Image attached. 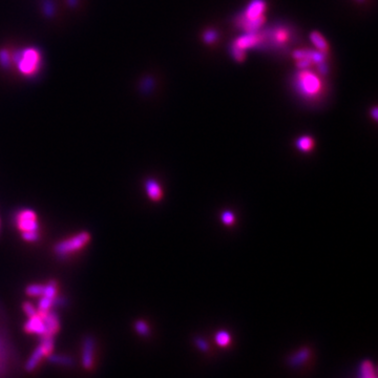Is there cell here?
Wrapping results in <instances>:
<instances>
[{
	"label": "cell",
	"instance_id": "cell-13",
	"mask_svg": "<svg viewBox=\"0 0 378 378\" xmlns=\"http://www.w3.org/2000/svg\"><path fill=\"white\" fill-rule=\"evenodd\" d=\"M310 39H311V41L313 42V44L317 47L318 50H321V52H323V53L327 52L328 43H327V41L325 40V38L321 35V34L317 33V32L311 33Z\"/></svg>",
	"mask_w": 378,
	"mask_h": 378
},
{
	"label": "cell",
	"instance_id": "cell-27",
	"mask_svg": "<svg viewBox=\"0 0 378 378\" xmlns=\"http://www.w3.org/2000/svg\"><path fill=\"white\" fill-rule=\"evenodd\" d=\"M197 343H198V346H199L201 349H203V350H206V349H207V346H205L206 343H205L203 340L198 339V340H197Z\"/></svg>",
	"mask_w": 378,
	"mask_h": 378
},
{
	"label": "cell",
	"instance_id": "cell-3",
	"mask_svg": "<svg viewBox=\"0 0 378 378\" xmlns=\"http://www.w3.org/2000/svg\"><path fill=\"white\" fill-rule=\"evenodd\" d=\"M41 65V54L36 48L24 49L18 60L19 71L27 76L36 74Z\"/></svg>",
	"mask_w": 378,
	"mask_h": 378
},
{
	"label": "cell",
	"instance_id": "cell-14",
	"mask_svg": "<svg viewBox=\"0 0 378 378\" xmlns=\"http://www.w3.org/2000/svg\"><path fill=\"white\" fill-rule=\"evenodd\" d=\"M360 377L361 378H376L375 368L370 360L364 361L363 365H361Z\"/></svg>",
	"mask_w": 378,
	"mask_h": 378
},
{
	"label": "cell",
	"instance_id": "cell-9",
	"mask_svg": "<svg viewBox=\"0 0 378 378\" xmlns=\"http://www.w3.org/2000/svg\"><path fill=\"white\" fill-rule=\"evenodd\" d=\"M24 331L30 334H36L43 337L46 334L45 325L43 319H42L41 315L38 313L32 317H29V321L24 325Z\"/></svg>",
	"mask_w": 378,
	"mask_h": 378
},
{
	"label": "cell",
	"instance_id": "cell-11",
	"mask_svg": "<svg viewBox=\"0 0 378 378\" xmlns=\"http://www.w3.org/2000/svg\"><path fill=\"white\" fill-rule=\"evenodd\" d=\"M145 188L150 200H153L154 202L161 201L163 192L161 186H160V184L157 181L154 179H148L145 182Z\"/></svg>",
	"mask_w": 378,
	"mask_h": 378
},
{
	"label": "cell",
	"instance_id": "cell-19",
	"mask_svg": "<svg viewBox=\"0 0 378 378\" xmlns=\"http://www.w3.org/2000/svg\"><path fill=\"white\" fill-rule=\"evenodd\" d=\"M134 328H136V331L142 336H147L149 334V328L145 322L137 321L136 324H134Z\"/></svg>",
	"mask_w": 378,
	"mask_h": 378
},
{
	"label": "cell",
	"instance_id": "cell-8",
	"mask_svg": "<svg viewBox=\"0 0 378 378\" xmlns=\"http://www.w3.org/2000/svg\"><path fill=\"white\" fill-rule=\"evenodd\" d=\"M42 319H43L45 325L46 334L45 336H49V337H54V336L58 333L59 329H60V324H59V316L55 312V311H46V312H38Z\"/></svg>",
	"mask_w": 378,
	"mask_h": 378
},
{
	"label": "cell",
	"instance_id": "cell-17",
	"mask_svg": "<svg viewBox=\"0 0 378 378\" xmlns=\"http://www.w3.org/2000/svg\"><path fill=\"white\" fill-rule=\"evenodd\" d=\"M43 291H44V285H41V284L29 285L27 289H25V292H27V294L30 296H42Z\"/></svg>",
	"mask_w": 378,
	"mask_h": 378
},
{
	"label": "cell",
	"instance_id": "cell-20",
	"mask_svg": "<svg viewBox=\"0 0 378 378\" xmlns=\"http://www.w3.org/2000/svg\"><path fill=\"white\" fill-rule=\"evenodd\" d=\"M273 37L276 43H285L288 38V33L285 30H279L273 34Z\"/></svg>",
	"mask_w": 378,
	"mask_h": 378
},
{
	"label": "cell",
	"instance_id": "cell-24",
	"mask_svg": "<svg viewBox=\"0 0 378 378\" xmlns=\"http://www.w3.org/2000/svg\"><path fill=\"white\" fill-rule=\"evenodd\" d=\"M222 221L226 225H232L234 222V214L229 210H226L222 213Z\"/></svg>",
	"mask_w": 378,
	"mask_h": 378
},
{
	"label": "cell",
	"instance_id": "cell-4",
	"mask_svg": "<svg viewBox=\"0 0 378 378\" xmlns=\"http://www.w3.org/2000/svg\"><path fill=\"white\" fill-rule=\"evenodd\" d=\"M53 349H54L53 337H49V336H43V337H42L41 343L35 350H34L32 355L28 359L27 364H25L24 366L25 371L33 372L40 364L41 359L44 356H47L48 354H50V353L53 352Z\"/></svg>",
	"mask_w": 378,
	"mask_h": 378
},
{
	"label": "cell",
	"instance_id": "cell-16",
	"mask_svg": "<svg viewBox=\"0 0 378 378\" xmlns=\"http://www.w3.org/2000/svg\"><path fill=\"white\" fill-rule=\"evenodd\" d=\"M309 356H310V351L308 349H302L291 358V363L294 366L301 365L302 363H305L306 360H308Z\"/></svg>",
	"mask_w": 378,
	"mask_h": 378
},
{
	"label": "cell",
	"instance_id": "cell-2",
	"mask_svg": "<svg viewBox=\"0 0 378 378\" xmlns=\"http://www.w3.org/2000/svg\"><path fill=\"white\" fill-rule=\"evenodd\" d=\"M90 242V233L81 231L73 237L57 243L54 247V252L58 257L65 258L76 252L81 251Z\"/></svg>",
	"mask_w": 378,
	"mask_h": 378
},
{
	"label": "cell",
	"instance_id": "cell-1",
	"mask_svg": "<svg viewBox=\"0 0 378 378\" xmlns=\"http://www.w3.org/2000/svg\"><path fill=\"white\" fill-rule=\"evenodd\" d=\"M266 3L264 0H253L247 7L244 16L239 20V24L247 33L256 32L265 22L264 11Z\"/></svg>",
	"mask_w": 378,
	"mask_h": 378
},
{
	"label": "cell",
	"instance_id": "cell-6",
	"mask_svg": "<svg viewBox=\"0 0 378 378\" xmlns=\"http://www.w3.org/2000/svg\"><path fill=\"white\" fill-rule=\"evenodd\" d=\"M16 225L21 232L39 230L37 214L32 209L20 210L16 215Z\"/></svg>",
	"mask_w": 378,
	"mask_h": 378
},
{
	"label": "cell",
	"instance_id": "cell-18",
	"mask_svg": "<svg viewBox=\"0 0 378 378\" xmlns=\"http://www.w3.org/2000/svg\"><path fill=\"white\" fill-rule=\"evenodd\" d=\"M230 340H231L230 335L228 332H226V331H220L215 336V341L218 346H221V347L228 346V344L230 343Z\"/></svg>",
	"mask_w": 378,
	"mask_h": 378
},
{
	"label": "cell",
	"instance_id": "cell-22",
	"mask_svg": "<svg viewBox=\"0 0 378 378\" xmlns=\"http://www.w3.org/2000/svg\"><path fill=\"white\" fill-rule=\"evenodd\" d=\"M22 308H23L24 313L27 314L28 317H32V316H34V315H36V314H37V310H36V308L34 307V305L31 304V302H29V301L24 302L23 306H22Z\"/></svg>",
	"mask_w": 378,
	"mask_h": 378
},
{
	"label": "cell",
	"instance_id": "cell-25",
	"mask_svg": "<svg viewBox=\"0 0 378 378\" xmlns=\"http://www.w3.org/2000/svg\"><path fill=\"white\" fill-rule=\"evenodd\" d=\"M216 37H217V35H216L215 32L208 31L205 33L204 40H205V42H207V43H211V42H213L216 39Z\"/></svg>",
	"mask_w": 378,
	"mask_h": 378
},
{
	"label": "cell",
	"instance_id": "cell-5",
	"mask_svg": "<svg viewBox=\"0 0 378 378\" xmlns=\"http://www.w3.org/2000/svg\"><path fill=\"white\" fill-rule=\"evenodd\" d=\"M298 86L306 96L313 97L321 90L322 83L316 75L310 72H302L298 75Z\"/></svg>",
	"mask_w": 378,
	"mask_h": 378
},
{
	"label": "cell",
	"instance_id": "cell-23",
	"mask_svg": "<svg viewBox=\"0 0 378 378\" xmlns=\"http://www.w3.org/2000/svg\"><path fill=\"white\" fill-rule=\"evenodd\" d=\"M232 55L237 61H243L245 59V50L239 48L238 46H232Z\"/></svg>",
	"mask_w": 378,
	"mask_h": 378
},
{
	"label": "cell",
	"instance_id": "cell-21",
	"mask_svg": "<svg viewBox=\"0 0 378 378\" xmlns=\"http://www.w3.org/2000/svg\"><path fill=\"white\" fill-rule=\"evenodd\" d=\"M22 238L27 242H37L40 238V234L38 231H28L22 232Z\"/></svg>",
	"mask_w": 378,
	"mask_h": 378
},
{
	"label": "cell",
	"instance_id": "cell-28",
	"mask_svg": "<svg viewBox=\"0 0 378 378\" xmlns=\"http://www.w3.org/2000/svg\"><path fill=\"white\" fill-rule=\"evenodd\" d=\"M373 117H374V119H375V120L377 119V108H374V109H373Z\"/></svg>",
	"mask_w": 378,
	"mask_h": 378
},
{
	"label": "cell",
	"instance_id": "cell-7",
	"mask_svg": "<svg viewBox=\"0 0 378 378\" xmlns=\"http://www.w3.org/2000/svg\"><path fill=\"white\" fill-rule=\"evenodd\" d=\"M96 341L95 338L90 335H87L83 339L82 344V354L81 363L82 367L85 370H90L94 366V355H95Z\"/></svg>",
	"mask_w": 378,
	"mask_h": 378
},
{
	"label": "cell",
	"instance_id": "cell-26",
	"mask_svg": "<svg viewBox=\"0 0 378 378\" xmlns=\"http://www.w3.org/2000/svg\"><path fill=\"white\" fill-rule=\"evenodd\" d=\"M312 63H313V62L311 61L310 59L306 58V59H300V60H297L296 65L299 67V69L305 70V69H308V67H309L311 64H312Z\"/></svg>",
	"mask_w": 378,
	"mask_h": 378
},
{
	"label": "cell",
	"instance_id": "cell-12",
	"mask_svg": "<svg viewBox=\"0 0 378 378\" xmlns=\"http://www.w3.org/2000/svg\"><path fill=\"white\" fill-rule=\"evenodd\" d=\"M47 360L50 364L62 366V367H73L75 365V360L73 357L67 355H58V354H50L47 355Z\"/></svg>",
	"mask_w": 378,
	"mask_h": 378
},
{
	"label": "cell",
	"instance_id": "cell-15",
	"mask_svg": "<svg viewBox=\"0 0 378 378\" xmlns=\"http://www.w3.org/2000/svg\"><path fill=\"white\" fill-rule=\"evenodd\" d=\"M313 145H314V142H313V139L309 137V136H304V137H300L297 141H296V147L304 151V153H308V151H310L311 149L313 148Z\"/></svg>",
	"mask_w": 378,
	"mask_h": 378
},
{
	"label": "cell",
	"instance_id": "cell-10",
	"mask_svg": "<svg viewBox=\"0 0 378 378\" xmlns=\"http://www.w3.org/2000/svg\"><path fill=\"white\" fill-rule=\"evenodd\" d=\"M263 40V36H260L259 34L256 33H247L246 35H243L237 39L234 42V45L238 46L239 48L246 50L250 47H254L257 44H259Z\"/></svg>",
	"mask_w": 378,
	"mask_h": 378
}]
</instances>
